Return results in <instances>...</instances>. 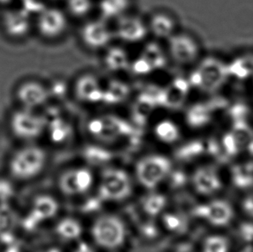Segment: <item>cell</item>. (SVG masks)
<instances>
[{"instance_id":"e575fe53","label":"cell","mask_w":253,"mask_h":252,"mask_svg":"<svg viewBox=\"0 0 253 252\" xmlns=\"http://www.w3.org/2000/svg\"><path fill=\"white\" fill-rule=\"evenodd\" d=\"M242 209L249 217L253 218V194L247 195L242 201Z\"/></svg>"},{"instance_id":"f1b7e54d","label":"cell","mask_w":253,"mask_h":252,"mask_svg":"<svg viewBox=\"0 0 253 252\" xmlns=\"http://www.w3.org/2000/svg\"><path fill=\"white\" fill-rule=\"evenodd\" d=\"M164 188L171 193H176L179 191L189 188V171L185 168V166L177 165L174 167L169 174L167 181H165Z\"/></svg>"},{"instance_id":"30bf717a","label":"cell","mask_w":253,"mask_h":252,"mask_svg":"<svg viewBox=\"0 0 253 252\" xmlns=\"http://www.w3.org/2000/svg\"><path fill=\"white\" fill-rule=\"evenodd\" d=\"M34 25L40 37L47 41L62 39L69 31L70 17L64 9L47 5L36 15Z\"/></svg>"},{"instance_id":"d6a6232c","label":"cell","mask_w":253,"mask_h":252,"mask_svg":"<svg viewBox=\"0 0 253 252\" xmlns=\"http://www.w3.org/2000/svg\"><path fill=\"white\" fill-rule=\"evenodd\" d=\"M98 248L92 244L90 239L85 238L80 239L70 245V250L68 252H99Z\"/></svg>"},{"instance_id":"9c48e42d","label":"cell","mask_w":253,"mask_h":252,"mask_svg":"<svg viewBox=\"0 0 253 252\" xmlns=\"http://www.w3.org/2000/svg\"><path fill=\"white\" fill-rule=\"evenodd\" d=\"M79 39L87 50L102 52L115 40L113 25L100 16L89 17L80 28Z\"/></svg>"},{"instance_id":"d4e9b609","label":"cell","mask_w":253,"mask_h":252,"mask_svg":"<svg viewBox=\"0 0 253 252\" xmlns=\"http://www.w3.org/2000/svg\"><path fill=\"white\" fill-rule=\"evenodd\" d=\"M232 248V241L227 236L212 232L202 238L196 246V252H231Z\"/></svg>"},{"instance_id":"2e32d148","label":"cell","mask_w":253,"mask_h":252,"mask_svg":"<svg viewBox=\"0 0 253 252\" xmlns=\"http://www.w3.org/2000/svg\"><path fill=\"white\" fill-rule=\"evenodd\" d=\"M158 219L165 235L167 234L173 237L185 235L189 231L193 220L189 211L172 208L170 206Z\"/></svg>"},{"instance_id":"4fadbf2b","label":"cell","mask_w":253,"mask_h":252,"mask_svg":"<svg viewBox=\"0 0 253 252\" xmlns=\"http://www.w3.org/2000/svg\"><path fill=\"white\" fill-rule=\"evenodd\" d=\"M60 211L61 204L57 198L49 194H38L31 202L25 224L29 230H35L42 224L55 219Z\"/></svg>"},{"instance_id":"1f68e13d","label":"cell","mask_w":253,"mask_h":252,"mask_svg":"<svg viewBox=\"0 0 253 252\" xmlns=\"http://www.w3.org/2000/svg\"><path fill=\"white\" fill-rule=\"evenodd\" d=\"M46 6L47 3L44 0H21V9L25 10L31 17H36Z\"/></svg>"},{"instance_id":"cb8c5ba5","label":"cell","mask_w":253,"mask_h":252,"mask_svg":"<svg viewBox=\"0 0 253 252\" xmlns=\"http://www.w3.org/2000/svg\"><path fill=\"white\" fill-rule=\"evenodd\" d=\"M131 5L132 0H99L97 8L99 16L111 22L130 12Z\"/></svg>"},{"instance_id":"5b68a950","label":"cell","mask_w":253,"mask_h":252,"mask_svg":"<svg viewBox=\"0 0 253 252\" xmlns=\"http://www.w3.org/2000/svg\"><path fill=\"white\" fill-rule=\"evenodd\" d=\"M47 151L34 143H26L10 157L8 168L17 181H31L43 172L48 164Z\"/></svg>"},{"instance_id":"8992f818","label":"cell","mask_w":253,"mask_h":252,"mask_svg":"<svg viewBox=\"0 0 253 252\" xmlns=\"http://www.w3.org/2000/svg\"><path fill=\"white\" fill-rule=\"evenodd\" d=\"M192 219L214 229L226 228L235 218V210L230 201L223 198L203 199L189 208Z\"/></svg>"},{"instance_id":"7402d4cb","label":"cell","mask_w":253,"mask_h":252,"mask_svg":"<svg viewBox=\"0 0 253 252\" xmlns=\"http://www.w3.org/2000/svg\"><path fill=\"white\" fill-rule=\"evenodd\" d=\"M103 63L106 69L113 73H119L130 68V56L126 48L120 45H110L103 50Z\"/></svg>"},{"instance_id":"ab89813d","label":"cell","mask_w":253,"mask_h":252,"mask_svg":"<svg viewBox=\"0 0 253 252\" xmlns=\"http://www.w3.org/2000/svg\"><path fill=\"white\" fill-rule=\"evenodd\" d=\"M124 252L123 251H121V252Z\"/></svg>"},{"instance_id":"d6986e66","label":"cell","mask_w":253,"mask_h":252,"mask_svg":"<svg viewBox=\"0 0 253 252\" xmlns=\"http://www.w3.org/2000/svg\"><path fill=\"white\" fill-rule=\"evenodd\" d=\"M146 20L149 35L157 41H167L178 31L176 17L166 10L155 11Z\"/></svg>"},{"instance_id":"ffe728a7","label":"cell","mask_w":253,"mask_h":252,"mask_svg":"<svg viewBox=\"0 0 253 252\" xmlns=\"http://www.w3.org/2000/svg\"><path fill=\"white\" fill-rule=\"evenodd\" d=\"M169 207V194L162 189L144 191L137 201L141 216L158 218Z\"/></svg>"},{"instance_id":"60d3db41","label":"cell","mask_w":253,"mask_h":252,"mask_svg":"<svg viewBox=\"0 0 253 252\" xmlns=\"http://www.w3.org/2000/svg\"></svg>"},{"instance_id":"d590c367","label":"cell","mask_w":253,"mask_h":252,"mask_svg":"<svg viewBox=\"0 0 253 252\" xmlns=\"http://www.w3.org/2000/svg\"><path fill=\"white\" fill-rule=\"evenodd\" d=\"M37 252H66L64 250L58 246H49L40 249Z\"/></svg>"},{"instance_id":"8d00e7d4","label":"cell","mask_w":253,"mask_h":252,"mask_svg":"<svg viewBox=\"0 0 253 252\" xmlns=\"http://www.w3.org/2000/svg\"><path fill=\"white\" fill-rule=\"evenodd\" d=\"M240 252H253V245H246Z\"/></svg>"},{"instance_id":"ac0fdd59","label":"cell","mask_w":253,"mask_h":252,"mask_svg":"<svg viewBox=\"0 0 253 252\" xmlns=\"http://www.w3.org/2000/svg\"><path fill=\"white\" fill-rule=\"evenodd\" d=\"M53 232L59 241L72 245L84 238L85 227L82 218L76 215H65L57 218Z\"/></svg>"},{"instance_id":"6da1fadb","label":"cell","mask_w":253,"mask_h":252,"mask_svg":"<svg viewBox=\"0 0 253 252\" xmlns=\"http://www.w3.org/2000/svg\"><path fill=\"white\" fill-rule=\"evenodd\" d=\"M88 235L99 251L121 252L129 242L130 227L121 215L105 210L92 217Z\"/></svg>"},{"instance_id":"7a4b0ae2","label":"cell","mask_w":253,"mask_h":252,"mask_svg":"<svg viewBox=\"0 0 253 252\" xmlns=\"http://www.w3.org/2000/svg\"><path fill=\"white\" fill-rule=\"evenodd\" d=\"M136 186L131 172L114 164L99 171L94 191L107 206H110L121 204L130 200Z\"/></svg>"},{"instance_id":"83f0119b","label":"cell","mask_w":253,"mask_h":252,"mask_svg":"<svg viewBox=\"0 0 253 252\" xmlns=\"http://www.w3.org/2000/svg\"><path fill=\"white\" fill-rule=\"evenodd\" d=\"M204 153V146L195 141L178 147L173 160L180 163L182 166H186V164L197 163V160L201 159Z\"/></svg>"},{"instance_id":"f35d334b","label":"cell","mask_w":253,"mask_h":252,"mask_svg":"<svg viewBox=\"0 0 253 252\" xmlns=\"http://www.w3.org/2000/svg\"><path fill=\"white\" fill-rule=\"evenodd\" d=\"M45 2H50V3H56L59 2H64V0H44Z\"/></svg>"},{"instance_id":"836d02e7","label":"cell","mask_w":253,"mask_h":252,"mask_svg":"<svg viewBox=\"0 0 253 252\" xmlns=\"http://www.w3.org/2000/svg\"><path fill=\"white\" fill-rule=\"evenodd\" d=\"M240 235L244 239L246 245H253V223L241 225Z\"/></svg>"},{"instance_id":"4316f807","label":"cell","mask_w":253,"mask_h":252,"mask_svg":"<svg viewBox=\"0 0 253 252\" xmlns=\"http://www.w3.org/2000/svg\"><path fill=\"white\" fill-rule=\"evenodd\" d=\"M141 217L142 219L137 221L136 225V231L142 240L148 243L156 242L165 235L158 218Z\"/></svg>"},{"instance_id":"8fae6325","label":"cell","mask_w":253,"mask_h":252,"mask_svg":"<svg viewBox=\"0 0 253 252\" xmlns=\"http://www.w3.org/2000/svg\"><path fill=\"white\" fill-rule=\"evenodd\" d=\"M166 51L169 58L181 66H190L198 62L202 54V46L195 36L177 31L167 40Z\"/></svg>"},{"instance_id":"4dcf8cb0","label":"cell","mask_w":253,"mask_h":252,"mask_svg":"<svg viewBox=\"0 0 253 252\" xmlns=\"http://www.w3.org/2000/svg\"><path fill=\"white\" fill-rule=\"evenodd\" d=\"M107 205L96 194L95 191L79 201V212L82 215L94 217L106 210Z\"/></svg>"},{"instance_id":"277c9868","label":"cell","mask_w":253,"mask_h":252,"mask_svg":"<svg viewBox=\"0 0 253 252\" xmlns=\"http://www.w3.org/2000/svg\"><path fill=\"white\" fill-rule=\"evenodd\" d=\"M97 174L95 169L83 163L69 165L57 174L56 188L66 199L80 201L95 189Z\"/></svg>"},{"instance_id":"3957f363","label":"cell","mask_w":253,"mask_h":252,"mask_svg":"<svg viewBox=\"0 0 253 252\" xmlns=\"http://www.w3.org/2000/svg\"><path fill=\"white\" fill-rule=\"evenodd\" d=\"M174 166L173 158L166 154L148 153L136 160L131 174L144 191L162 189Z\"/></svg>"},{"instance_id":"ba28073f","label":"cell","mask_w":253,"mask_h":252,"mask_svg":"<svg viewBox=\"0 0 253 252\" xmlns=\"http://www.w3.org/2000/svg\"><path fill=\"white\" fill-rule=\"evenodd\" d=\"M224 188V179L214 164H196L189 171V188L203 199L216 197Z\"/></svg>"},{"instance_id":"484cf974","label":"cell","mask_w":253,"mask_h":252,"mask_svg":"<svg viewBox=\"0 0 253 252\" xmlns=\"http://www.w3.org/2000/svg\"><path fill=\"white\" fill-rule=\"evenodd\" d=\"M64 10L70 19L85 20L97 8L94 0H64Z\"/></svg>"},{"instance_id":"74e56055","label":"cell","mask_w":253,"mask_h":252,"mask_svg":"<svg viewBox=\"0 0 253 252\" xmlns=\"http://www.w3.org/2000/svg\"><path fill=\"white\" fill-rule=\"evenodd\" d=\"M14 0H0V5H8L12 3Z\"/></svg>"},{"instance_id":"7c38bea8","label":"cell","mask_w":253,"mask_h":252,"mask_svg":"<svg viewBox=\"0 0 253 252\" xmlns=\"http://www.w3.org/2000/svg\"><path fill=\"white\" fill-rule=\"evenodd\" d=\"M115 40L124 44H138L149 36L147 20L137 14H125L113 24Z\"/></svg>"},{"instance_id":"44dd1931","label":"cell","mask_w":253,"mask_h":252,"mask_svg":"<svg viewBox=\"0 0 253 252\" xmlns=\"http://www.w3.org/2000/svg\"><path fill=\"white\" fill-rule=\"evenodd\" d=\"M76 97L85 104H93L103 98L104 88L93 75H83L76 83Z\"/></svg>"},{"instance_id":"e0dca14e","label":"cell","mask_w":253,"mask_h":252,"mask_svg":"<svg viewBox=\"0 0 253 252\" xmlns=\"http://www.w3.org/2000/svg\"><path fill=\"white\" fill-rule=\"evenodd\" d=\"M80 159L81 163L96 171L117 164V156L114 151L110 150L107 145L99 143L84 147L80 153Z\"/></svg>"},{"instance_id":"f546056e","label":"cell","mask_w":253,"mask_h":252,"mask_svg":"<svg viewBox=\"0 0 253 252\" xmlns=\"http://www.w3.org/2000/svg\"><path fill=\"white\" fill-rule=\"evenodd\" d=\"M49 140L55 145H62L70 138L71 129L68 124L62 120H54L48 121L46 128V132Z\"/></svg>"},{"instance_id":"603a6c76","label":"cell","mask_w":253,"mask_h":252,"mask_svg":"<svg viewBox=\"0 0 253 252\" xmlns=\"http://www.w3.org/2000/svg\"><path fill=\"white\" fill-rule=\"evenodd\" d=\"M155 139L166 146H175L181 138L180 127L170 120H164L155 126L153 129Z\"/></svg>"},{"instance_id":"5bb4252c","label":"cell","mask_w":253,"mask_h":252,"mask_svg":"<svg viewBox=\"0 0 253 252\" xmlns=\"http://www.w3.org/2000/svg\"><path fill=\"white\" fill-rule=\"evenodd\" d=\"M50 98L48 88L41 82L25 81L16 89V99L20 107L38 110Z\"/></svg>"},{"instance_id":"9a60e30c","label":"cell","mask_w":253,"mask_h":252,"mask_svg":"<svg viewBox=\"0 0 253 252\" xmlns=\"http://www.w3.org/2000/svg\"><path fill=\"white\" fill-rule=\"evenodd\" d=\"M33 25L32 17L20 7L6 10L2 17L3 31L7 36L14 39L27 37Z\"/></svg>"},{"instance_id":"52a82bcc","label":"cell","mask_w":253,"mask_h":252,"mask_svg":"<svg viewBox=\"0 0 253 252\" xmlns=\"http://www.w3.org/2000/svg\"><path fill=\"white\" fill-rule=\"evenodd\" d=\"M10 131L17 139L34 143L46 132L48 118L38 110L20 107L11 113L9 121Z\"/></svg>"}]
</instances>
